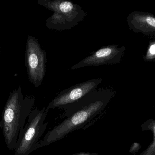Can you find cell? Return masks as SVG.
<instances>
[{"mask_svg": "<svg viewBox=\"0 0 155 155\" xmlns=\"http://www.w3.org/2000/svg\"><path fill=\"white\" fill-rule=\"evenodd\" d=\"M127 22L129 29L134 32L155 35V17L153 15L134 11L128 15Z\"/></svg>", "mask_w": 155, "mask_h": 155, "instance_id": "ba28073f", "label": "cell"}, {"mask_svg": "<svg viewBox=\"0 0 155 155\" xmlns=\"http://www.w3.org/2000/svg\"><path fill=\"white\" fill-rule=\"evenodd\" d=\"M35 102V97L24 98L20 88L10 94L0 121L5 145L9 150L15 149L20 131L25 125Z\"/></svg>", "mask_w": 155, "mask_h": 155, "instance_id": "7a4b0ae2", "label": "cell"}, {"mask_svg": "<svg viewBox=\"0 0 155 155\" xmlns=\"http://www.w3.org/2000/svg\"><path fill=\"white\" fill-rule=\"evenodd\" d=\"M116 92L100 89L87 94L76 103L64 107L65 119L47 132L38 143L37 149L50 145L84 127L104 111Z\"/></svg>", "mask_w": 155, "mask_h": 155, "instance_id": "6da1fadb", "label": "cell"}, {"mask_svg": "<svg viewBox=\"0 0 155 155\" xmlns=\"http://www.w3.org/2000/svg\"><path fill=\"white\" fill-rule=\"evenodd\" d=\"M143 131H150L153 135L152 143L140 155H155V119L150 118L141 126Z\"/></svg>", "mask_w": 155, "mask_h": 155, "instance_id": "9c48e42d", "label": "cell"}, {"mask_svg": "<svg viewBox=\"0 0 155 155\" xmlns=\"http://www.w3.org/2000/svg\"><path fill=\"white\" fill-rule=\"evenodd\" d=\"M102 81L101 78L91 79L62 91L49 103L46 110L49 112L51 109L55 108L63 109L64 107L76 103L87 94L96 90Z\"/></svg>", "mask_w": 155, "mask_h": 155, "instance_id": "8992f818", "label": "cell"}, {"mask_svg": "<svg viewBox=\"0 0 155 155\" xmlns=\"http://www.w3.org/2000/svg\"><path fill=\"white\" fill-rule=\"evenodd\" d=\"M119 45L112 44L102 46L87 57L73 66L74 70L88 66H99L116 64L120 62L124 55L126 47Z\"/></svg>", "mask_w": 155, "mask_h": 155, "instance_id": "52a82bcc", "label": "cell"}, {"mask_svg": "<svg viewBox=\"0 0 155 155\" xmlns=\"http://www.w3.org/2000/svg\"><path fill=\"white\" fill-rule=\"evenodd\" d=\"M46 108L33 109L23 130L20 131L14 149V155H29L37 150L40 138L44 133L48 123Z\"/></svg>", "mask_w": 155, "mask_h": 155, "instance_id": "277c9868", "label": "cell"}, {"mask_svg": "<svg viewBox=\"0 0 155 155\" xmlns=\"http://www.w3.org/2000/svg\"><path fill=\"white\" fill-rule=\"evenodd\" d=\"M26 62L30 81L36 87L42 84L46 74V52L35 37L29 36L27 42Z\"/></svg>", "mask_w": 155, "mask_h": 155, "instance_id": "5b68a950", "label": "cell"}, {"mask_svg": "<svg viewBox=\"0 0 155 155\" xmlns=\"http://www.w3.org/2000/svg\"><path fill=\"white\" fill-rule=\"evenodd\" d=\"M148 53L149 55H147L145 59H151L155 58V43L151 45L148 50Z\"/></svg>", "mask_w": 155, "mask_h": 155, "instance_id": "30bf717a", "label": "cell"}, {"mask_svg": "<svg viewBox=\"0 0 155 155\" xmlns=\"http://www.w3.org/2000/svg\"><path fill=\"white\" fill-rule=\"evenodd\" d=\"M37 3L53 12L47 18L45 25L50 30H70L78 25L87 15L79 5L67 0H39Z\"/></svg>", "mask_w": 155, "mask_h": 155, "instance_id": "3957f363", "label": "cell"}, {"mask_svg": "<svg viewBox=\"0 0 155 155\" xmlns=\"http://www.w3.org/2000/svg\"><path fill=\"white\" fill-rule=\"evenodd\" d=\"M72 155H98V154L95 153H86V152H80V153H76Z\"/></svg>", "mask_w": 155, "mask_h": 155, "instance_id": "8fae6325", "label": "cell"}]
</instances>
